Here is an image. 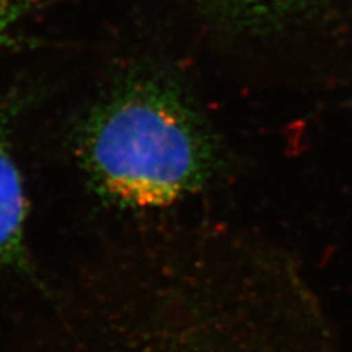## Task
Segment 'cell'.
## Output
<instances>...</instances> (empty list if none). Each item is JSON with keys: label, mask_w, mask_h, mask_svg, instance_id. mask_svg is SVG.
Returning <instances> with one entry per match:
<instances>
[{"label": "cell", "mask_w": 352, "mask_h": 352, "mask_svg": "<svg viewBox=\"0 0 352 352\" xmlns=\"http://www.w3.org/2000/svg\"><path fill=\"white\" fill-rule=\"evenodd\" d=\"M76 154L96 192L129 208L164 207L198 191L210 178L212 138L172 82L135 75L88 113Z\"/></svg>", "instance_id": "obj_1"}, {"label": "cell", "mask_w": 352, "mask_h": 352, "mask_svg": "<svg viewBox=\"0 0 352 352\" xmlns=\"http://www.w3.org/2000/svg\"><path fill=\"white\" fill-rule=\"evenodd\" d=\"M22 104V94L0 98V261L21 263L24 258V234L28 200L22 175L10 146L12 124Z\"/></svg>", "instance_id": "obj_2"}, {"label": "cell", "mask_w": 352, "mask_h": 352, "mask_svg": "<svg viewBox=\"0 0 352 352\" xmlns=\"http://www.w3.org/2000/svg\"><path fill=\"white\" fill-rule=\"evenodd\" d=\"M234 25L273 31L302 24L318 15L330 0H198Z\"/></svg>", "instance_id": "obj_3"}, {"label": "cell", "mask_w": 352, "mask_h": 352, "mask_svg": "<svg viewBox=\"0 0 352 352\" xmlns=\"http://www.w3.org/2000/svg\"><path fill=\"white\" fill-rule=\"evenodd\" d=\"M36 3L37 0H0V49L14 43L15 28Z\"/></svg>", "instance_id": "obj_4"}]
</instances>
